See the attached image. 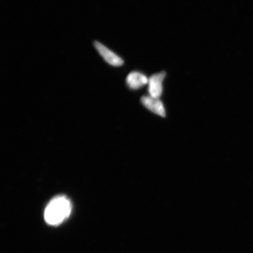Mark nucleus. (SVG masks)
Here are the masks:
<instances>
[{"instance_id":"nucleus-5","label":"nucleus","mask_w":253,"mask_h":253,"mask_svg":"<svg viewBox=\"0 0 253 253\" xmlns=\"http://www.w3.org/2000/svg\"><path fill=\"white\" fill-rule=\"evenodd\" d=\"M126 83L131 89H138L148 83V79L142 73L132 72L126 78Z\"/></svg>"},{"instance_id":"nucleus-2","label":"nucleus","mask_w":253,"mask_h":253,"mask_svg":"<svg viewBox=\"0 0 253 253\" xmlns=\"http://www.w3.org/2000/svg\"><path fill=\"white\" fill-rule=\"evenodd\" d=\"M166 76V73L165 72H161L158 73V74L152 75L148 79V91L151 97L160 99L163 94V83Z\"/></svg>"},{"instance_id":"nucleus-4","label":"nucleus","mask_w":253,"mask_h":253,"mask_svg":"<svg viewBox=\"0 0 253 253\" xmlns=\"http://www.w3.org/2000/svg\"><path fill=\"white\" fill-rule=\"evenodd\" d=\"M141 101L145 108L149 110L151 112L161 117L166 116L165 107L160 99L150 96H145L141 97Z\"/></svg>"},{"instance_id":"nucleus-3","label":"nucleus","mask_w":253,"mask_h":253,"mask_svg":"<svg viewBox=\"0 0 253 253\" xmlns=\"http://www.w3.org/2000/svg\"><path fill=\"white\" fill-rule=\"evenodd\" d=\"M94 45L98 52L110 65L113 66H120L124 63V61L120 56L117 55L115 53L107 48L103 44L96 41L94 42Z\"/></svg>"},{"instance_id":"nucleus-1","label":"nucleus","mask_w":253,"mask_h":253,"mask_svg":"<svg viewBox=\"0 0 253 253\" xmlns=\"http://www.w3.org/2000/svg\"><path fill=\"white\" fill-rule=\"evenodd\" d=\"M71 211V201L64 196H59L52 199L47 205L44 217L47 223L56 226L67 219Z\"/></svg>"}]
</instances>
